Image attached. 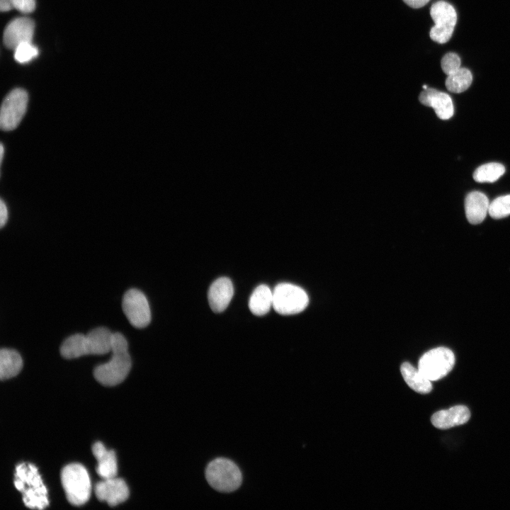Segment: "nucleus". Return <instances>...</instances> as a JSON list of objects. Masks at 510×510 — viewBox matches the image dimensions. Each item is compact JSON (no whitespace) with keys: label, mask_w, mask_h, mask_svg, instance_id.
<instances>
[{"label":"nucleus","mask_w":510,"mask_h":510,"mask_svg":"<svg viewBox=\"0 0 510 510\" xmlns=\"http://www.w3.org/2000/svg\"><path fill=\"white\" fill-rule=\"evenodd\" d=\"M273 307V291L266 285H260L253 291L249 301L251 312L256 316L266 314Z\"/></svg>","instance_id":"aec40b11"},{"label":"nucleus","mask_w":510,"mask_h":510,"mask_svg":"<svg viewBox=\"0 0 510 510\" xmlns=\"http://www.w3.org/2000/svg\"><path fill=\"white\" fill-rule=\"evenodd\" d=\"M85 335L75 334L67 338L60 346V353L67 359H72L86 355L84 348Z\"/></svg>","instance_id":"4be33fe9"},{"label":"nucleus","mask_w":510,"mask_h":510,"mask_svg":"<svg viewBox=\"0 0 510 510\" xmlns=\"http://www.w3.org/2000/svg\"><path fill=\"white\" fill-rule=\"evenodd\" d=\"M409 6L414 8H419L425 6L429 0H403Z\"/></svg>","instance_id":"c85d7f7f"},{"label":"nucleus","mask_w":510,"mask_h":510,"mask_svg":"<svg viewBox=\"0 0 510 510\" xmlns=\"http://www.w3.org/2000/svg\"><path fill=\"white\" fill-rule=\"evenodd\" d=\"M454 364L453 351L446 347H437L426 352L420 358L418 369L427 379L434 381L447 375Z\"/></svg>","instance_id":"423d86ee"},{"label":"nucleus","mask_w":510,"mask_h":510,"mask_svg":"<svg viewBox=\"0 0 510 510\" xmlns=\"http://www.w3.org/2000/svg\"><path fill=\"white\" fill-rule=\"evenodd\" d=\"M94 490L100 501L106 502L111 506L124 502L129 497V489L125 482L116 477L103 479L96 484Z\"/></svg>","instance_id":"9b49d317"},{"label":"nucleus","mask_w":510,"mask_h":510,"mask_svg":"<svg viewBox=\"0 0 510 510\" xmlns=\"http://www.w3.org/2000/svg\"><path fill=\"white\" fill-rule=\"evenodd\" d=\"M489 206L488 198L483 193L473 191L468 193L465 200V214L468 222L472 225L481 223L488 212Z\"/></svg>","instance_id":"dca6fc26"},{"label":"nucleus","mask_w":510,"mask_h":510,"mask_svg":"<svg viewBox=\"0 0 510 510\" xmlns=\"http://www.w3.org/2000/svg\"><path fill=\"white\" fill-rule=\"evenodd\" d=\"M208 484L221 492H232L242 482V474L238 466L231 460L217 458L209 463L205 470Z\"/></svg>","instance_id":"7ed1b4c3"},{"label":"nucleus","mask_w":510,"mask_h":510,"mask_svg":"<svg viewBox=\"0 0 510 510\" xmlns=\"http://www.w3.org/2000/svg\"><path fill=\"white\" fill-rule=\"evenodd\" d=\"M14 485L22 492L23 501L30 509H43L49 504L47 491L37 468L22 463L16 467Z\"/></svg>","instance_id":"f03ea898"},{"label":"nucleus","mask_w":510,"mask_h":510,"mask_svg":"<svg viewBox=\"0 0 510 510\" xmlns=\"http://www.w3.org/2000/svg\"><path fill=\"white\" fill-rule=\"evenodd\" d=\"M92 452L97 460L96 472L103 479L115 477L118 472L115 453L107 450L101 442H96L92 446Z\"/></svg>","instance_id":"2eb2a0df"},{"label":"nucleus","mask_w":510,"mask_h":510,"mask_svg":"<svg viewBox=\"0 0 510 510\" xmlns=\"http://www.w3.org/2000/svg\"><path fill=\"white\" fill-rule=\"evenodd\" d=\"M34 22L28 18L20 17L11 21L6 27L3 40L9 49L15 50L19 45L32 42Z\"/></svg>","instance_id":"9d476101"},{"label":"nucleus","mask_w":510,"mask_h":510,"mask_svg":"<svg viewBox=\"0 0 510 510\" xmlns=\"http://www.w3.org/2000/svg\"><path fill=\"white\" fill-rule=\"evenodd\" d=\"M419 99L423 105L433 108L440 119L447 120L453 115V101L446 93L427 87L421 92Z\"/></svg>","instance_id":"f8f14e48"},{"label":"nucleus","mask_w":510,"mask_h":510,"mask_svg":"<svg viewBox=\"0 0 510 510\" xmlns=\"http://www.w3.org/2000/svg\"><path fill=\"white\" fill-rule=\"evenodd\" d=\"M23 366V361L18 351L10 348L0 351V378L1 380L13 378L18 374Z\"/></svg>","instance_id":"6ab92c4d"},{"label":"nucleus","mask_w":510,"mask_h":510,"mask_svg":"<svg viewBox=\"0 0 510 510\" xmlns=\"http://www.w3.org/2000/svg\"><path fill=\"white\" fill-rule=\"evenodd\" d=\"M0 149H1V152H0L1 157H0V159H1V162H2V160H3L4 150V149L3 144H1V147H0Z\"/></svg>","instance_id":"7c9ffc66"},{"label":"nucleus","mask_w":510,"mask_h":510,"mask_svg":"<svg viewBox=\"0 0 510 510\" xmlns=\"http://www.w3.org/2000/svg\"><path fill=\"white\" fill-rule=\"evenodd\" d=\"M470 417V412L467 407L457 405L434 413L431 420L437 429H447L465 424Z\"/></svg>","instance_id":"4468645a"},{"label":"nucleus","mask_w":510,"mask_h":510,"mask_svg":"<svg viewBox=\"0 0 510 510\" xmlns=\"http://www.w3.org/2000/svg\"><path fill=\"white\" fill-rule=\"evenodd\" d=\"M472 75L469 69L460 67L454 72L448 75L446 79V89L453 93H462L471 85Z\"/></svg>","instance_id":"412c9836"},{"label":"nucleus","mask_w":510,"mask_h":510,"mask_svg":"<svg viewBox=\"0 0 510 510\" xmlns=\"http://www.w3.org/2000/svg\"><path fill=\"white\" fill-rule=\"evenodd\" d=\"M123 311L135 327H146L151 321V311L144 294L135 288L125 292L122 300Z\"/></svg>","instance_id":"1a4fd4ad"},{"label":"nucleus","mask_w":510,"mask_h":510,"mask_svg":"<svg viewBox=\"0 0 510 510\" xmlns=\"http://www.w3.org/2000/svg\"><path fill=\"white\" fill-rule=\"evenodd\" d=\"M128 348V341L124 336L119 332L113 333L110 359L96 366L94 370V376L98 382L105 386H115L126 378L132 365Z\"/></svg>","instance_id":"f257e3e1"},{"label":"nucleus","mask_w":510,"mask_h":510,"mask_svg":"<svg viewBox=\"0 0 510 510\" xmlns=\"http://www.w3.org/2000/svg\"><path fill=\"white\" fill-rule=\"evenodd\" d=\"M505 172V167L499 163H487L479 166L473 174V178L479 183H492Z\"/></svg>","instance_id":"5701e85b"},{"label":"nucleus","mask_w":510,"mask_h":510,"mask_svg":"<svg viewBox=\"0 0 510 510\" xmlns=\"http://www.w3.org/2000/svg\"><path fill=\"white\" fill-rule=\"evenodd\" d=\"M400 371L405 382L414 391L420 394H427L432 390L431 381L409 363H403Z\"/></svg>","instance_id":"a211bd4d"},{"label":"nucleus","mask_w":510,"mask_h":510,"mask_svg":"<svg viewBox=\"0 0 510 510\" xmlns=\"http://www.w3.org/2000/svg\"><path fill=\"white\" fill-rule=\"evenodd\" d=\"M441 65L443 72L448 75L460 67V59L457 54L448 52L442 57Z\"/></svg>","instance_id":"a878e982"},{"label":"nucleus","mask_w":510,"mask_h":510,"mask_svg":"<svg viewBox=\"0 0 510 510\" xmlns=\"http://www.w3.org/2000/svg\"><path fill=\"white\" fill-rule=\"evenodd\" d=\"M61 482L67 500L75 506L84 504L91 494V482L86 468L81 464L66 465L61 472Z\"/></svg>","instance_id":"20e7f679"},{"label":"nucleus","mask_w":510,"mask_h":510,"mask_svg":"<svg viewBox=\"0 0 510 510\" xmlns=\"http://www.w3.org/2000/svg\"><path fill=\"white\" fill-rule=\"evenodd\" d=\"M8 220V210L6 203L1 199L0 202V227L2 228Z\"/></svg>","instance_id":"cd10ccee"},{"label":"nucleus","mask_w":510,"mask_h":510,"mask_svg":"<svg viewBox=\"0 0 510 510\" xmlns=\"http://www.w3.org/2000/svg\"><path fill=\"white\" fill-rule=\"evenodd\" d=\"M309 298L306 292L290 283H280L273 290V307L283 315H290L303 311Z\"/></svg>","instance_id":"39448f33"},{"label":"nucleus","mask_w":510,"mask_h":510,"mask_svg":"<svg viewBox=\"0 0 510 510\" xmlns=\"http://www.w3.org/2000/svg\"><path fill=\"white\" fill-rule=\"evenodd\" d=\"M233 294V285L230 278L222 277L215 280L208 293V302L212 310L215 312H223L229 305Z\"/></svg>","instance_id":"ddd939ff"},{"label":"nucleus","mask_w":510,"mask_h":510,"mask_svg":"<svg viewBox=\"0 0 510 510\" xmlns=\"http://www.w3.org/2000/svg\"><path fill=\"white\" fill-rule=\"evenodd\" d=\"M0 8L2 11H8L13 8L11 0H0Z\"/></svg>","instance_id":"c756f323"},{"label":"nucleus","mask_w":510,"mask_h":510,"mask_svg":"<svg viewBox=\"0 0 510 510\" xmlns=\"http://www.w3.org/2000/svg\"><path fill=\"white\" fill-rule=\"evenodd\" d=\"M11 2L13 8L25 13L32 12L35 7V0H11Z\"/></svg>","instance_id":"bb28decb"},{"label":"nucleus","mask_w":510,"mask_h":510,"mask_svg":"<svg viewBox=\"0 0 510 510\" xmlns=\"http://www.w3.org/2000/svg\"><path fill=\"white\" fill-rule=\"evenodd\" d=\"M488 213L494 219L510 215V194L495 198L489 203Z\"/></svg>","instance_id":"b1692460"},{"label":"nucleus","mask_w":510,"mask_h":510,"mask_svg":"<svg viewBox=\"0 0 510 510\" xmlns=\"http://www.w3.org/2000/svg\"><path fill=\"white\" fill-rule=\"evenodd\" d=\"M113 333L106 327L95 328L86 334L87 355H103L110 351Z\"/></svg>","instance_id":"f3484780"},{"label":"nucleus","mask_w":510,"mask_h":510,"mask_svg":"<svg viewBox=\"0 0 510 510\" xmlns=\"http://www.w3.org/2000/svg\"><path fill=\"white\" fill-rule=\"evenodd\" d=\"M14 50V58L19 63H26L38 55V48L32 42L19 45Z\"/></svg>","instance_id":"393cba45"},{"label":"nucleus","mask_w":510,"mask_h":510,"mask_svg":"<svg viewBox=\"0 0 510 510\" xmlns=\"http://www.w3.org/2000/svg\"><path fill=\"white\" fill-rule=\"evenodd\" d=\"M430 15L435 23L429 33L431 39L440 44L447 42L452 37L457 22L455 8L445 1H438L431 6Z\"/></svg>","instance_id":"0eeeda50"},{"label":"nucleus","mask_w":510,"mask_h":510,"mask_svg":"<svg viewBox=\"0 0 510 510\" xmlns=\"http://www.w3.org/2000/svg\"><path fill=\"white\" fill-rule=\"evenodd\" d=\"M28 95L26 90L16 88L4 98L0 113V126L4 131L16 129L27 110Z\"/></svg>","instance_id":"6e6552de"}]
</instances>
